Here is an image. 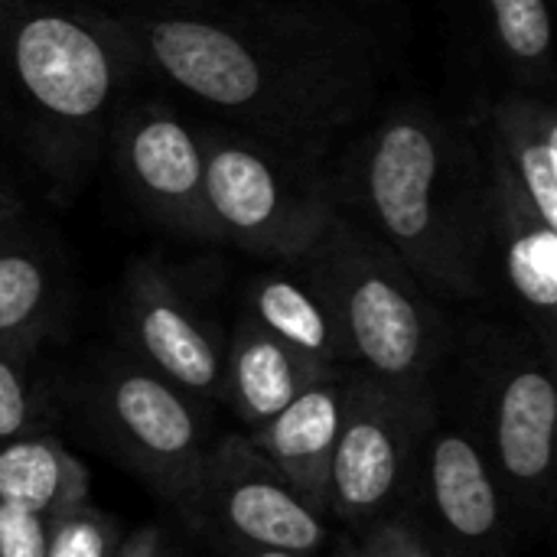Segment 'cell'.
Instances as JSON below:
<instances>
[{"label": "cell", "instance_id": "d6986e66", "mask_svg": "<svg viewBox=\"0 0 557 557\" xmlns=\"http://www.w3.org/2000/svg\"><path fill=\"white\" fill-rule=\"evenodd\" d=\"M85 503H91V473L69 447L39 431L0 441V506L52 522Z\"/></svg>", "mask_w": 557, "mask_h": 557}, {"label": "cell", "instance_id": "4316f807", "mask_svg": "<svg viewBox=\"0 0 557 557\" xmlns=\"http://www.w3.org/2000/svg\"><path fill=\"white\" fill-rule=\"evenodd\" d=\"M222 557H307L297 552H281V548H251V545H235V542H215Z\"/></svg>", "mask_w": 557, "mask_h": 557}, {"label": "cell", "instance_id": "2e32d148", "mask_svg": "<svg viewBox=\"0 0 557 557\" xmlns=\"http://www.w3.org/2000/svg\"><path fill=\"white\" fill-rule=\"evenodd\" d=\"M349 369L304 392L271 421L245 431L251 447L317 509L326 512L330 467L346 418Z\"/></svg>", "mask_w": 557, "mask_h": 557}, {"label": "cell", "instance_id": "f1b7e54d", "mask_svg": "<svg viewBox=\"0 0 557 557\" xmlns=\"http://www.w3.org/2000/svg\"><path fill=\"white\" fill-rule=\"evenodd\" d=\"M333 3L346 7L349 13H356V16L362 20V13H379V10H385L392 0H333Z\"/></svg>", "mask_w": 557, "mask_h": 557}, {"label": "cell", "instance_id": "3957f363", "mask_svg": "<svg viewBox=\"0 0 557 557\" xmlns=\"http://www.w3.org/2000/svg\"><path fill=\"white\" fill-rule=\"evenodd\" d=\"M140 75L114 13L82 0H0V127L55 199L88 183Z\"/></svg>", "mask_w": 557, "mask_h": 557}, {"label": "cell", "instance_id": "52a82bcc", "mask_svg": "<svg viewBox=\"0 0 557 557\" xmlns=\"http://www.w3.org/2000/svg\"><path fill=\"white\" fill-rule=\"evenodd\" d=\"M434 382L349 369V398L330 467L326 516L349 532L405 506L418 450L437 418Z\"/></svg>", "mask_w": 557, "mask_h": 557}, {"label": "cell", "instance_id": "9c48e42d", "mask_svg": "<svg viewBox=\"0 0 557 557\" xmlns=\"http://www.w3.org/2000/svg\"><path fill=\"white\" fill-rule=\"evenodd\" d=\"M176 509L212 542L317 557L330 545V516L307 503L245 434L209 444Z\"/></svg>", "mask_w": 557, "mask_h": 557}, {"label": "cell", "instance_id": "e0dca14e", "mask_svg": "<svg viewBox=\"0 0 557 557\" xmlns=\"http://www.w3.org/2000/svg\"><path fill=\"white\" fill-rule=\"evenodd\" d=\"M343 369L323 366L294 346L281 343L255 320L242 317L225 339V385L222 401L245 424V431L271 421L290 401Z\"/></svg>", "mask_w": 557, "mask_h": 557}, {"label": "cell", "instance_id": "7402d4cb", "mask_svg": "<svg viewBox=\"0 0 557 557\" xmlns=\"http://www.w3.org/2000/svg\"><path fill=\"white\" fill-rule=\"evenodd\" d=\"M336 557H441L421 525L405 512H392L379 522L356 529L339 542Z\"/></svg>", "mask_w": 557, "mask_h": 557}, {"label": "cell", "instance_id": "7a4b0ae2", "mask_svg": "<svg viewBox=\"0 0 557 557\" xmlns=\"http://www.w3.org/2000/svg\"><path fill=\"white\" fill-rule=\"evenodd\" d=\"M336 209L375 235L434 297L493 294L486 183L463 111L398 98L330 170Z\"/></svg>", "mask_w": 557, "mask_h": 557}, {"label": "cell", "instance_id": "8fae6325", "mask_svg": "<svg viewBox=\"0 0 557 557\" xmlns=\"http://www.w3.org/2000/svg\"><path fill=\"white\" fill-rule=\"evenodd\" d=\"M104 157L134 209L157 228L193 242H219L206 206L199 127L166 98L131 95L111 117Z\"/></svg>", "mask_w": 557, "mask_h": 557}, {"label": "cell", "instance_id": "83f0119b", "mask_svg": "<svg viewBox=\"0 0 557 557\" xmlns=\"http://www.w3.org/2000/svg\"><path fill=\"white\" fill-rule=\"evenodd\" d=\"M212 3H222V0H144V7L150 10H202Z\"/></svg>", "mask_w": 557, "mask_h": 557}, {"label": "cell", "instance_id": "d4e9b609", "mask_svg": "<svg viewBox=\"0 0 557 557\" xmlns=\"http://www.w3.org/2000/svg\"><path fill=\"white\" fill-rule=\"evenodd\" d=\"M29 228V219H26V202L20 196V189L10 183V176L0 170V238H10V235H20Z\"/></svg>", "mask_w": 557, "mask_h": 557}, {"label": "cell", "instance_id": "7c38bea8", "mask_svg": "<svg viewBox=\"0 0 557 557\" xmlns=\"http://www.w3.org/2000/svg\"><path fill=\"white\" fill-rule=\"evenodd\" d=\"M121 330L131 359L202 405L222 398L225 333L186 268L153 255L131 261L121 284Z\"/></svg>", "mask_w": 557, "mask_h": 557}, {"label": "cell", "instance_id": "f546056e", "mask_svg": "<svg viewBox=\"0 0 557 557\" xmlns=\"http://www.w3.org/2000/svg\"><path fill=\"white\" fill-rule=\"evenodd\" d=\"M163 557H183V555H176V552H173V548H170V552H166V555Z\"/></svg>", "mask_w": 557, "mask_h": 557}, {"label": "cell", "instance_id": "ac0fdd59", "mask_svg": "<svg viewBox=\"0 0 557 557\" xmlns=\"http://www.w3.org/2000/svg\"><path fill=\"white\" fill-rule=\"evenodd\" d=\"M242 317L323 366L352 369L346 336L330 300L297 264H277L274 271L255 274L245 287Z\"/></svg>", "mask_w": 557, "mask_h": 557}, {"label": "cell", "instance_id": "9a60e30c", "mask_svg": "<svg viewBox=\"0 0 557 557\" xmlns=\"http://www.w3.org/2000/svg\"><path fill=\"white\" fill-rule=\"evenodd\" d=\"M450 20L476 55L493 72V85H509L535 95L555 88V23L548 0H444Z\"/></svg>", "mask_w": 557, "mask_h": 557}, {"label": "cell", "instance_id": "5bb4252c", "mask_svg": "<svg viewBox=\"0 0 557 557\" xmlns=\"http://www.w3.org/2000/svg\"><path fill=\"white\" fill-rule=\"evenodd\" d=\"M493 281L522 317V330L555 366L557 349V225L512 186L483 173Z\"/></svg>", "mask_w": 557, "mask_h": 557}, {"label": "cell", "instance_id": "8992f818", "mask_svg": "<svg viewBox=\"0 0 557 557\" xmlns=\"http://www.w3.org/2000/svg\"><path fill=\"white\" fill-rule=\"evenodd\" d=\"M470 424L519 522L548 519L555 499V366L525 330L486 326L467 346Z\"/></svg>", "mask_w": 557, "mask_h": 557}, {"label": "cell", "instance_id": "ffe728a7", "mask_svg": "<svg viewBox=\"0 0 557 557\" xmlns=\"http://www.w3.org/2000/svg\"><path fill=\"white\" fill-rule=\"evenodd\" d=\"M62 277L52 251L33 228L0 238V346L33 356L59 326Z\"/></svg>", "mask_w": 557, "mask_h": 557}, {"label": "cell", "instance_id": "484cf974", "mask_svg": "<svg viewBox=\"0 0 557 557\" xmlns=\"http://www.w3.org/2000/svg\"><path fill=\"white\" fill-rule=\"evenodd\" d=\"M170 548L173 545L160 525H144L134 535H127L111 557H163Z\"/></svg>", "mask_w": 557, "mask_h": 557}, {"label": "cell", "instance_id": "cb8c5ba5", "mask_svg": "<svg viewBox=\"0 0 557 557\" xmlns=\"http://www.w3.org/2000/svg\"><path fill=\"white\" fill-rule=\"evenodd\" d=\"M0 557H46V522L13 506H0Z\"/></svg>", "mask_w": 557, "mask_h": 557}, {"label": "cell", "instance_id": "4fadbf2b", "mask_svg": "<svg viewBox=\"0 0 557 557\" xmlns=\"http://www.w3.org/2000/svg\"><path fill=\"white\" fill-rule=\"evenodd\" d=\"M483 173L522 193L557 225V108L548 95L490 85L463 108Z\"/></svg>", "mask_w": 557, "mask_h": 557}, {"label": "cell", "instance_id": "277c9868", "mask_svg": "<svg viewBox=\"0 0 557 557\" xmlns=\"http://www.w3.org/2000/svg\"><path fill=\"white\" fill-rule=\"evenodd\" d=\"M297 268L330 300L352 369L398 382H434L450 349L447 317L375 235L336 212Z\"/></svg>", "mask_w": 557, "mask_h": 557}, {"label": "cell", "instance_id": "5b68a950", "mask_svg": "<svg viewBox=\"0 0 557 557\" xmlns=\"http://www.w3.org/2000/svg\"><path fill=\"white\" fill-rule=\"evenodd\" d=\"M196 127L219 242L271 264H300L339 212L326 163L222 121Z\"/></svg>", "mask_w": 557, "mask_h": 557}, {"label": "cell", "instance_id": "6da1fadb", "mask_svg": "<svg viewBox=\"0 0 557 557\" xmlns=\"http://www.w3.org/2000/svg\"><path fill=\"white\" fill-rule=\"evenodd\" d=\"M147 75L222 124L326 163L379 98L375 29L333 0H222L114 13Z\"/></svg>", "mask_w": 557, "mask_h": 557}, {"label": "cell", "instance_id": "603a6c76", "mask_svg": "<svg viewBox=\"0 0 557 557\" xmlns=\"http://www.w3.org/2000/svg\"><path fill=\"white\" fill-rule=\"evenodd\" d=\"M29 352L0 346V441L36 431V388L29 382Z\"/></svg>", "mask_w": 557, "mask_h": 557}, {"label": "cell", "instance_id": "44dd1931", "mask_svg": "<svg viewBox=\"0 0 557 557\" xmlns=\"http://www.w3.org/2000/svg\"><path fill=\"white\" fill-rule=\"evenodd\" d=\"M121 542V525L91 503L46 522V557H111Z\"/></svg>", "mask_w": 557, "mask_h": 557}, {"label": "cell", "instance_id": "30bf717a", "mask_svg": "<svg viewBox=\"0 0 557 557\" xmlns=\"http://www.w3.org/2000/svg\"><path fill=\"white\" fill-rule=\"evenodd\" d=\"M441 557H506L516 512L463 421L434 418L401 506Z\"/></svg>", "mask_w": 557, "mask_h": 557}, {"label": "cell", "instance_id": "ba28073f", "mask_svg": "<svg viewBox=\"0 0 557 557\" xmlns=\"http://www.w3.org/2000/svg\"><path fill=\"white\" fill-rule=\"evenodd\" d=\"M95 437L173 506L209 450L206 405L131 356L104 359L82 388Z\"/></svg>", "mask_w": 557, "mask_h": 557}]
</instances>
